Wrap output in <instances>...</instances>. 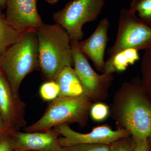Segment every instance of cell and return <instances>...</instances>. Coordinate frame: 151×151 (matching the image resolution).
Masks as SVG:
<instances>
[{
	"label": "cell",
	"mask_w": 151,
	"mask_h": 151,
	"mask_svg": "<svg viewBox=\"0 0 151 151\" xmlns=\"http://www.w3.org/2000/svg\"><path fill=\"white\" fill-rule=\"evenodd\" d=\"M40 69L48 81H55L60 72L73 64L69 35L60 25L45 24L36 30Z\"/></svg>",
	"instance_id": "1"
},
{
	"label": "cell",
	"mask_w": 151,
	"mask_h": 151,
	"mask_svg": "<svg viewBox=\"0 0 151 151\" xmlns=\"http://www.w3.org/2000/svg\"><path fill=\"white\" fill-rule=\"evenodd\" d=\"M0 66L12 92L19 96L22 81L29 73L40 69L36 31H26L15 43L0 57Z\"/></svg>",
	"instance_id": "2"
},
{
	"label": "cell",
	"mask_w": 151,
	"mask_h": 151,
	"mask_svg": "<svg viewBox=\"0 0 151 151\" xmlns=\"http://www.w3.org/2000/svg\"><path fill=\"white\" fill-rule=\"evenodd\" d=\"M86 95L73 97H58L51 101L39 120L25 127L26 132H44L63 124L76 123L84 125L91 108Z\"/></svg>",
	"instance_id": "3"
},
{
	"label": "cell",
	"mask_w": 151,
	"mask_h": 151,
	"mask_svg": "<svg viewBox=\"0 0 151 151\" xmlns=\"http://www.w3.org/2000/svg\"><path fill=\"white\" fill-rule=\"evenodd\" d=\"M105 0H72L52 15L55 23L67 32L70 42L80 41L85 24L95 21L102 13Z\"/></svg>",
	"instance_id": "4"
},
{
	"label": "cell",
	"mask_w": 151,
	"mask_h": 151,
	"mask_svg": "<svg viewBox=\"0 0 151 151\" xmlns=\"http://www.w3.org/2000/svg\"><path fill=\"white\" fill-rule=\"evenodd\" d=\"M151 46V27L141 21L132 10L122 9L114 45L108 49L109 57L129 48L145 50Z\"/></svg>",
	"instance_id": "5"
},
{
	"label": "cell",
	"mask_w": 151,
	"mask_h": 151,
	"mask_svg": "<svg viewBox=\"0 0 151 151\" xmlns=\"http://www.w3.org/2000/svg\"><path fill=\"white\" fill-rule=\"evenodd\" d=\"M142 80L131 81L132 94L123 104L121 118L124 126L134 139H148L151 134V105L138 92Z\"/></svg>",
	"instance_id": "6"
},
{
	"label": "cell",
	"mask_w": 151,
	"mask_h": 151,
	"mask_svg": "<svg viewBox=\"0 0 151 151\" xmlns=\"http://www.w3.org/2000/svg\"><path fill=\"white\" fill-rule=\"evenodd\" d=\"M59 135L60 145L68 147L81 144H104L110 145L122 138L131 136L127 129L116 131L106 126L95 127L87 134H81L73 131L68 124H63L54 127Z\"/></svg>",
	"instance_id": "7"
},
{
	"label": "cell",
	"mask_w": 151,
	"mask_h": 151,
	"mask_svg": "<svg viewBox=\"0 0 151 151\" xmlns=\"http://www.w3.org/2000/svg\"><path fill=\"white\" fill-rule=\"evenodd\" d=\"M26 104L12 92L4 73L0 68V113L6 129L10 132L25 128Z\"/></svg>",
	"instance_id": "8"
},
{
	"label": "cell",
	"mask_w": 151,
	"mask_h": 151,
	"mask_svg": "<svg viewBox=\"0 0 151 151\" xmlns=\"http://www.w3.org/2000/svg\"><path fill=\"white\" fill-rule=\"evenodd\" d=\"M71 43L73 65L83 86L84 94L89 99L94 98L111 84L112 74L103 73L100 75L91 67L87 58L81 52L77 42Z\"/></svg>",
	"instance_id": "9"
},
{
	"label": "cell",
	"mask_w": 151,
	"mask_h": 151,
	"mask_svg": "<svg viewBox=\"0 0 151 151\" xmlns=\"http://www.w3.org/2000/svg\"><path fill=\"white\" fill-rule=\"evenodd\" d=\"M37 2V0H6V20L19 30H36L43 24Z\"/></svg>",
	"instance_id": "10"
},
{
	"label": "cell",
	"mask_w": 151,
	"mask_h": 151,
	"mask_svg": "<svg viewBox=\"0 0 151 151\" xmlns=\"http://www.w3.org/2000/svg\"><path fill=\"white\" fill-rule=\"evenodd\" d=\"M14 150L20 151H63L54 129L44 132H13Z\"/></svg>",
	"instance_id": "11"
},
{
	"label": "cell",
	"mask_w": 151,
	"mask_h": 151,
	"mask_svg": "<svg viewBox=\"0 0 151 151\" xmlns=\"http://www.w3.org/2000/svg\"><path fill=\"white\" fill-rule=\"evenodd\" d=\"M110 23L107 17L100 21L94 32L87 39L77 42L81 52L91 60L96 69L104 72L105 51L108 40Z\"/></svg>",
	"instance_id": "12"
},
{
	"label": "cell",
	"mask_w": 151,
	"mask_h": 151,
	"mask_svg": "<svg viewBox=\"0 0 151 151\" xmlns=\"http://www.w3.org/2000/svg\"><path fill=\"white\" fill-rule=\"evenodd\" d=\"M55 81L59 86L58 97H76L84 94L81 81L72 66H66L63 68L58 75Z\"/></svg>",
	"instance_id": "13"
},
{
	"label": "cell",
	"mask_w": 151,
	"mask_h": 151,
	"mask_svg": "<svg viewBox=\"0 0 151 151\" xmlns=\"http://www.w3.org/2000/svg\"><path fill=\"white\" fill-rule=\"evenodd\" d=\"M140 59L139 50L129 48L109 57L105 61L103 73L112 74L114 72H123L130 65H133Z\"/></svg>",
	"instance_id": "14"
},
{
	"label": "cell",
	"mask_w": 151,
	"mask_h": 151,
	"mask_svg": "<svg viewBox=\"0 0 151 151\" xmlns=\"http://www.w3.org/2000/svg\"><path fill=\"white\" fill-rule=\"evenodd\" d=\"M24 32L11 25L0 9V57L11 45L19 40Z\"/></svg>",
	"instance_id": "15"
},
{
	"label": "cell",
	"mask_w": 151,
	"mask_h": 151,
	"mask_svg": "<svg viewBox=\"0 0 151 151\" xmlns=\"http://www.w3.org/2000/svg\"><path fill=\"white\" fill-rule=\"evenodd\" d=\"M129 9L136 13L141 21L151 27V0H132Z\"/></svg>",
	"instance_id": "16"
},
{
	"label": "cell",
	"mask_w": 151,
	"mask_h": 151,
	"mask_svg": "<svg viewBox=\"0 0 151 151\" xmlns=\"http://www.w3.org/2000/svg\"><path fill=\"white\" fill-rule=\"evenodd\" d=\"M39 92L42 100L51 102L59 97V86L55 81H48L40 86Z\"/></svg>",
	"instance_id": "17"
},
{
	"label": "cell",
	"mask_w": 151,
	"mask_h": 151,
	"mask_svg": "<svg viewBox=\"0 0 151 151\" xmlns=\"http://www.w3.org/2000/svg\"><path fill=\"white\" fill-rule=\"evenodd\" d=\"M134 139L130 136L111 144L110 151H134Z\"/></svg>",
	"instance_id": "18"
},
{
	"label": "cell",
	"mask_w": 151,
	"mask_h": 151,
	"mask_svg": "<svg viewBox=\"0 0 151 151\" xmlns=\"http://www.w3.org/2000/svg\"><path fill=\"white\" fill-rule=\"evenodd\" d=\"M110 145L81 144L68 147H63V151H110Z\"/></svg>",
	"instance_id": "19"
},
{
	"label": "cell",
	"mask_w": 151,
	"mask_h": 151,
	"mask_svg": "<svg viewBox=\"0 0 151 151\" xmlns=\"http://www.w3.org/2000/svg\"><path fill=\"white\" fill-rule=\"evenodd\" d=\"M90 114L92 119L97 122L105 120L109 113L108 107L102 103L94 104L90 108Z\"/></svg>",
	"instance_id": "20"
},
{
	"label": "cell",
	"mask_w": 151,
	"mask_h": 151,
	"mask_svg": "<svg viewBox=\"0 0 151 151\" xmlns=\"http://www.w3.org/2000/svg\"><path fill=\"white\" fill-rule=\"evenodd\" d=\"M13 132L6 131L0 135V151H13L15 150Z\"/></svg>",
	"instance_id": "21"
},
{
	"label": "cell",
	"mask_w": 151,
	"mask_h": 151,
	"mask_svg": "<svg viewBox=\"0 0 151 151\" xmlns=\"http://www.w3.org/2000/svg\"><path fill=\"white\" fill-rule=\"evenodd\" d=\"M145 83L147 90L151 92V48L148 52L146 58Z\"/></svg>",
	"instance_id": "22"
},
{
	"label": "cell",
	"mask_w": 151,
	"mask_h": 151,
	"mask_svg": "<svg viewBox=\"0 0 151 151\" xmlns=\"http://www.w3.org/2000/svg\"><path fill=\"white\" fill-rule=\"evenodd\" d=\"M135 140L134 151H149L147 139H137Z\"/></svg>",
	"instance_id": "23"
},
{
	"label": "cell",
	"mask_w": 151,
	"mask_h": 151,
	"mask_svg": "<svg viewBox=\"0 0 151 151\" xmlns=\"http://www.w3.org/2000/svg\"><path fill=\"white\" fill-rule=\"evenodd\" d=\"M6 131H8L6 129L4 123L3 121L2 116L0 113V135L2 134Z\"/></svg>",
	"instance_id": "24"
},
{
	"label": "cell",
	"mask_w": 151,
	"mask_h": 151,
	"mask_svg": "<svg viewBox=\"0 0 151 151\" xmlns=\"http://www.w3.org/2000/svg\"><path fill=\"white\" fill-rule=\"evenodd\" d=\"M6 2V0H0V9H1L5 8Z\"/></svg>",
	"instance_id": "25"
},
{
	"label": "cell",
	"mask_w": 151,
	"mask_h": 151,
	"mask_svg": "<svg viewBox=\"0 0 151 151\" xmlns=\"http://www.w3.org/2000/svg\"><path fill=\"white\" fill-rule=\"evenodd\" d=\"M46 2L51 4H54L59 1V0H45Z\"/></svg>",
	"instance_id": "26"
},
{
	"label": "cell",
	"mask_w": 151,
	"mask_h": 151,
	"mask_svg": "<svg viewBox=\"0 0 151 151\" xmlns=\"http://www.w3.org/2000/svg\"><path fill=\"white\" fill-rule=\"evenodd\" d=\"M149 139H150V140L151 142V134H150V137H149Z\"/></svg>",
	"instance_id": "27"
},
{
	"label": "cell",
	"mask_w": 151,
	"mask_h": 151,
	"mask_svg": "<svg viewBox=\"0 0 151 151\" xmlns=\"http://www.w3.org/2000/svg\"><path fill=\"white\" fill-rule=\"evenodd\" d=\"M13 151H20L17 150H13Z\"/></svg>",
	"instance_id": "28"
},
{
	"label": "cell",
	"mask_w": 151,
	"mask_h": 151,
	"mask_svg": "<svg viewBox=\"0 0 151 151\" xmlns=\"http://www.w3.org/2000/svg\"></svg>",
	"instance_id": "29"
},
{
	"label": "cell",
	"mask_w": 151,
	"mask_h": 151,
	"mask_svg": "<svg viewBox=\"0 0 151 151\" xmlns=\"http://www.w3.org/2000/svg\"><path fill=\"white\" fill-rule=\"evenodd\" d=\"M0 68H1V66H0Z\"/></svg>",
	"instance_id": "30"
}]
</instances>
